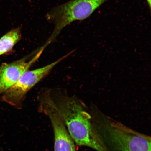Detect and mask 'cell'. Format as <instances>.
Listing matches in <instances>:
<instances>
[{
  "instance_id": "277c9868",
  "label": "cell",
  "mask_w": 151,
  "mask_h": 151,
  "mask_svg": "<svg viewBox=\"0 0 151 151\" xmlns=\"http://www.w3.org/2000/svg\"><path fill=\"white\" fill-rule=\"evenodd\" d=\"M73 52L66 54L44 67L26 71L14 86L2 94L1 100L15 109H21L28 92L45 78L56 65Z\"/></svg>"
},
{
  "instance_id": "52a82bcc",
  "label": "cell",
  "mask_w": 151,
  "mask_h": 151,
  "mask_svg": "<svg viewBox=\"0 0 151 151\" xmlns=\"http://www.w3.org/2000/svg\"><path fill=\"white\" fill-rule=\"evenodd\" d=\"M22 38L20 27L14 28L0 38V56L11 51Z\"/></svg>"
},
{
  "instance_id": "8992f818",
  "label": "cell",
  "mask_w": 151,
  "mask_h": 151,
  "mask_svg": "<svg viewBox=\"0 0 151 151\" xmlns=\"http://www.w3.org/2000/svg\"><path fill=\"white\" fill-rule=\"evenodd\" d=\"M47 47L44 44L20 59L0 65V94L4 93L18 82L39 59Z\"/></svg>"
},
{
  "instance_id": "7a4b0ae2",
  "label": "cell",
  "mask_w": 151,
  "mask_h": 151,
  "mask_svg": "<svg viewBox=\"0 0 151 151\" xmlns=\"http://www.w3.org/2000/svg\"><path fill=\"white\" fill-rule=\"evenodd\" d=\"M92 123L110 151H151L150 136L135 131L107 116L91 104Z\"/></svg>"
},
{
  "instance_id": "3957f363",
  "label": "cell",
  "mask_w": 151,
  "mask_h": 151,
  "mask_svg": "<svg viewBox=\"0 0 151 151\" xmlns=\"http://www.w3.org/2000/svg\"><path fill=\"white\" fill-rule=\"evenodd\" d=\"M108 0H71L56 6L47 14V19L54 28L49 38L54 41L63 28L76 21L87 18Z\"/></svg>"
},
{
  "instance_id": "ba28073f",
  "label": "cell",
  "mask_w": 151,
  "mask_h": 151,
  "mask_svg": "<svg viewBox=\"0 0 151 151\" xmlns=\"http://www.w3.org/2000/svg\"><path fill=\"white\" fill-rule=\"evenodd\" d=\"M147 3L148 4V5L150 9H151V0H146Z\"/></svg>"
},
{
  "instance_id": "6da1fadb",
  "label": "cell",
  "mask_w": 151,
  "mask_h": 151,
  "mask_svg": "<svg viewBox=\"0 0 151 151\" xmlns=\"http://www.w3.org/2000/svg\"><path fill=\"white\" fill-rule=\"evenodd\" d=\"M43 92L61 115L77 146L96 151H110L96 131L90 113L81 100L75 96H69L61 88H46Z\"/></svg>"
},
{
  "instance_id": "5b68a950",
  "label": "cell",
  "mask_w": 151,
  "mask_h": 151,
  "mask_svg": "<svg viewBox=\"0 0 151 151\" xmlns=\"http://www.w3.org/2000/svg\"><path fill=\"white\" fill-rule=\"evenodd\" d=\"M37 100L39 112L48 117L52 124L54 135V151H76L74 141L61 115L51 101L40 91L38 93Z\"/></svg>"
}]
</instances>
